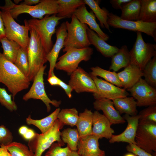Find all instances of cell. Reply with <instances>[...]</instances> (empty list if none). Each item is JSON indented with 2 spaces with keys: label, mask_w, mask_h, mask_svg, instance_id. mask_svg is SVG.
<instances>
[{
  "label": "cell",
  "mask_w": 156,
  "mask_h": 156,
  "mask_svg": "<svg viewBox=\"0 0 156 156\" xmlns=\"http://www.w3.org/2000/svg\"><path fill=\"white\" fill-rule=\"evenodd\" d=\"M30 81L14 64L6 59L0 52V83L7 87L13 100L19 92L28 88Z\"/></svg>",
  "instance_id": "obj_1"
},
{
  "label": "cell",
  "mask_w": 156,
  "mask_h": 156,
  "mask_svg": "<svg viewBox=\"0 0 156 156\" xmlns=\"http://www.w3.org/2000/svg\"><path fill=\"white\" fill-rule=\"evenodd\" d=\"M2 8L8 10L14 19L23 13H27L35 18L41 19L46 15L57 14L58 12V5L57 0H41L34 6L22 4L16 5L11 0H6Z\"/></svg>",
  "instance_id": "obj_2"
},
{
  "label": "cell",
  "mask_w": 156,
  "mask_h": 156,
  "mask_svg": "<svg viewBox=\"0 0 156 156\" xmlns=\"http://www.w3.org/2000/svg\"><path fill=\"white\" fill-rule=\"evenodd\" d=\"M64 18L54 14L51 16L46 15L41 19L33 18L27 20L29 26L38 35L47 54L53 45L52 37L55 33L56 27L59 23V21Z\"/></svg>",
  "instance_id": "obj_3"
},
{
  "label": "cell",
  "mask_w": 156,
  "mask_h": 156,
  "mask_svg": "<svg viewBox=\"0 0 156 156\" xmlns=\"http://www.w3.org/2000/svg\"><path fill=\"white\" fill-rule=\"evenodd\" d=\"M29 27L30 36L27 49L29 65L28 78L33 81L40 68L47 62V54L38 35Z\"/></svg>",
  "instance_id": "obj_4"
},
{
  "label": "cell",
  "mask_w": 156,
  "mask_h": 156,
  "mask_svg": "<svg viewBox=\"0 0 156 156\" xmlns=\"http://www.w3.org/2000/svg\"><path fill=\"white\" fill-rule=\"evenodd\" d=\"M64 125L57 119L48 131L43 133H36L34 137L29 141V148L34 153L35 156H41L43 153L55 142H57L61 146L65 145L61 139L60 131Z\"/></svg>",
  "instance_id": "obj_5"
},
{
  "label": "cell",
  "mask_w": 156,
  "mask_h": 156,
  "mask_svg": "<svg viewBox=\"0 0 156 156\" xmlns=\"http://www.w3.org/2000/svg\"><path fill=\"white\" fill-rule=\"evenodd\" d=\"M5 27V37L15 41L23 49L27 50L29 40L28 35L29 27L27 20H24L25 25L17 23L7 9L0 6Z\"/></svg>",
  "instance_id": "obj_6"
},
{
  "label": "cell",
  "mask_w": 156,
  "mask_h": 156,
  "mask_svg": "<svg viewBox=\"0 0 156 156\" xmlns=\"http://www.w3.org/2000/svg\"><path fill=\"white\" fill-rule=\"evenodd\" d=\"M69 23L65 22L67 34L64 42V52L70 48L81 49L91 45L88 37L87 25L80 22L74 14Z\"/></svg>",
  "instance_id": "obj_7"
},
{
  "label": "cell",
  "mask_w": 156,
  "mask_h": 156,
  "mask_svg": "<svg viewBox=\"0 0 156 156\" xmlns=\"http://www.w3.org/2000/svg\"><path fill=\"white\" fill-rule=\"evenodd\" d=\"M93 51V49L89 47L81 49H69L57 59L55 68L66 72L70 75L78 67L80 62H87L90 59Z\"/></svg>",
  "instance_id": "obj_8"
},
{
  "label": "cell",
  "mask_w": 156,
  "mask_h": 156,
  "mask_svg": "<svg viewBox=\"0 0 156 156\" xmlns=\"http://www.w3.org/2000/svg\"><path fill=\"white\" fill-rule=\"evenodd\" d=\"M135 41L130 51L131 63L142 71L148 62L156 55V45L146 43L141 32L137 31Z\"/></svg>",
  "instance_id": "obj_9"
},
{
  "label": "cell",
  "mask_w": 156,
  "mask_h": 156,
  "mask_svg": "<svg viewBox=\"0 0 156 156\" xmlns=\"http://www.w3.org/2000/svg\"><path fill=\"white\" fill-rule=\"evenodd\" d=\"M108 17L107 22L109 26L143 32L152 37L156 41V23H147L140 21L124 20L112 12L109 13Z\"/></svg>",
  "instance_id": "obj_10"
},
{
  "label": "cell",
  "mask_w": 156,
  "mask_h": 156,
  "mask_svg": "<svg viewBox=\"0 0 156 156\" xmlns=\"http://www.w3.org/2000/svg\"><path fill=\"white\" fill-rule=\"evenodd\" d=\"M135 141L137 146L156 155V123L139 122Z\"/></svg>",
  "instance_id": "obj_11"
},
{
  "label": "cell",
  "mask_w": 156,
  "mask_h": 156,
  "mask_svg": "<svg viewBox=\"0 0 156 156\" xmlns=\"http://www.w3.org/2000/svg\"><path fill=\"white\" fill-rule=\"evenodd\" d=\"M47 65H44L40 69L35 77L32 85L29 91L25 94L23 99L27 101L30 99H39L46 105L48 112L51 109L50 104L56 107H59L61 101L51 100L46 92L44 82L43 76Z\"/></svg>",
  "instance_id": "obj_12"
},
{
  "label": "cell",
  "mask_w": 156,
  "mask_h": 156,
  "mask_svg": "<svg viewBox=\"0 0 156 156\" xmlns=\"http://www.w3.org/2000/svg\"><path fill=\"white\" fill-rule=\"evenodd\" d=\"M137 102V106L156 105V89L141 78L130 88L127 89Z\"/></svg>",
  "instance_id": "obj_13"
},
{
  "label": "cell",
  "mask_w": 156,
  "mask_h": 156,
  "mask_svg": "<svg viewBox=\"0 0 156 156\" xmlns=\"http://www.w3.org/2000/svg\"><path fill=\"white\" fill-rule=\"evenodd\" d=\"M91 76L96 88V92L93 93L95 100L105 98L112 101L117 98L127 97L130 94L124 88L118 87L97 77Z\"/></svg>",
  "instance_id": "obj_14"
},
{
  "label": "cell",
  "mask_w": 156,
  "mask_h": 156,
  "mask_svg": "<svg viewBox=\"0 0 156 156\" xmlns=\"http://www.w3.org/2000/svg\"><path fill=\"white\" fill-rule=\"evenodd\" d=\"M68 84L77 93H94L96 88L91 76L83 68L78 67L70 75Z\"/></svg>",
  "instance_id": "obj_15"
},
{
  "label": "cell",
  "mask_w": 156,
  "mask_h": 156,
  "mask_svg": "<svg viewBox=\"0 0 156 156\" xmlns=\"http://www.w3.org/2000/svg\"><path fill=\"white\" fill-rule=\"evenodd\" d=\"M55 33L56 38L55 42L46 56L47 61L49 63L48 77L54 74V70L59 53L64 47V40L67 34L65 22H63L56 29Z\"/></svg>",
  "instance_id": "obj_16"
},
{
  "label": "cell",
  "mask_w": 156,
  "mask_h": 156,
  "mask_svg": "<svg viewBox=\"0 0 156 156\" xmlns=\"http://www.w3.org/2000/svg\"><path fill=\"white\" fill-rule=\"evenodd\" d=\"M122 117L127 122L126 129L119 134L113 135L109 140V142L110 144L125 142L135 145V138L139 124V115L138 114L135 116H131L125 114Z\"/></svg>",
  "instance_id": "obj_17"
},
{
  "label": "cell",
  "mask_w": 156,
  "mask_h": 156,
  "mask_svg": "<svg viewBox=\"0 0 156 156\" xmlns=\"http://www.w3.org/2000/svg\"><path fill=\"white\" fill-rule=\"evenodd\" d=\"M99 138L92 134L80 138L77 152L80 156H105L104 151L99 147Z\"/></svg>",
  "instance_id": "obj_18"
},
{
  "label": "cell",
  "mask_w": 156,
  "mask_h": 156,
  "mask_svg": "<svg viewBox=\"0 0 156 156\" xmlns=\"http://www.w3.org/2000/svg\"><path fill=\"white\" fill-rule=\"evenodd\" d=\"M94 108L98 111L101 110L103 115L112 125L122 124L126 122L119 112L115 108L113 101L105 98L95 100L94 102Z\"/></svg>",
  "instance_id": "obj_19"
},
{
  "label": "cell",
  "mask_w": 156,
  "mask_h": 156,
  "mask_svg": "<svg viewBox=\"0 0 156 156\" xmlns=\"http://www.w3.org/2000/svg\"><path fill=\"white\" fill-rule=\"evenodd\" d=\"M112 125L103 114L97 111L93 112L92 135L99 139L104 138L109 140L114 133V130L111 127Z\"/></svg>",
  "instance_id": "obj_20"
},
{
  "label": "cell",
  "mask_w": 156,
  "mask_h": 156,
  "mask_svg": "<svg viewBox=\"0 0 156 156\" xmlns=\"http://www.w3.org/2000/svg\"><path fill=\"white\" fill-rule=\"evenodd\" d=\"M74 14L80 22L88 25L90 29L96 32L105 41L109 39L108 35L102 31L97 23L96 16L93 12L92 11L88 12L85 4L79 7L76 10Z\"/></svg>",
  "instance_id": "obj_21"
},
{
  "label": "cell",
  "mask_w": 156,
  "mask_h": 156,
  "mask_svg": "<svg viewBox=\"0 0 156 156\" xmlns=\"http://www.w3.org/2000/svg\"><path fill=\"white\" fill-rule=\"evenodd\" d=\"M122 87L126 90L132 87L143 76L142 71L131 63L121 71L117 73Z\"/></svg>",
  "instance_id": "obj_22"
},
{
  "label": "cell",
  "mask_w": 156,
  "mask_h": 156,
  "mask_svg": "<svg viewBox=\"0 0 156 156\" xmlns=\"http://www.w3.org/2000/svg\"><path fill=\"white\" fill-rule=\"evenodd\" d=\"M86 29L88 37L90 44L93 45L97 50L105 57H111L119 50V49L117 47L106 43L88 25Z\"/></svg>",
  "instance_id": "obj_23"
},
{
  "label": "cell",
  "mask_w": 156,
  "mask_h": 156,
  "mask_svg": "<svg viewBox=\"0 0 156 156\" xmlns=\"http://www.w3.org/2000/svg\"><path fill=\"white\" fill-rule=\"evenodd\" d=\"M112 101L115 108L120 115L124 113L131 116L138 115L137 102L133 97L118 98Z\"/></svg>",
  "instance_id": "obj_24"
},
{
  "label": "cell",
  "mask_w": 156,
  "mask_h": 156,
  "mask_svg": "<svg viewBox=\"0 0 156 156\" xmlns=\"http://www.w3.org/2000/svg\"><path fill=\"white\" fill-rule=\"evenodd\" d=\"M111 58L109 70L116 72L122 68L126 67L131 63L130 51L126 45L122 46Z\"/></svg>",
  "instance_id": "obj_25"
},
{
  "label": "cell",
  "mask_w": 156,
  "mask_h": 156,
  "mask_svg": "<svg viewBox=\"0 0 156 156\" xmlns=\"http://www.w3.org/2000/svg\"><path fill=\"white\" fill-rule=\"evenodd\" d=\"M93 116V112L87 109L79 114L76 126L80 138L92 134Z\"/></svg>",
  "instance_id": "obj_26"
},
{
  "label": "cell",
  "mask_w": 156,
  "mask_h": 156,
  "mask_svg": "<svg viewBox=\"0 0 156 156\" xmlns=\"http://www.w3.org/2000/svg\"><path fill=\"white\" fill-rule=\"evenodd\" d=\"M59 17L71 18L76 10L80 6L85 4L83 0H57Z\"/></svg>",
  "instance_id": "obj_27"
},
{
  "label": "cell",
  "mask_w": 156,
  "mask_h": 156,
  "mask_svg": "<svg viewBox=\"0 0 156 156\" xmlns=\"http://www.w3.org/2000/svg\"><path fill=\"white\" fill-rule=\"evenodd\" d=\"M141 8L138 21L156 23V0H140Z\"/></svg>",
  "instance_id": "obj_28"
},
{
  "label": "cell",
  "mask_w": 156,
  "mask_h": 156,
  "mask_svg": "<svg viewBox=\"0 0 156 156\" xmlns=\"http://www.w3.org/2000/svg\"><path fill=\"white\" fill-rule=\"evenodd\" d=\"M60 110V108H57L47 116L40 120L33 119L29 115L26 118V123L28 125H31L35 126L40 130L41 133H44L52 127L57 119V115Z\"/></svg>",
  "instance_id": "obj_29"
},
{
  "label": "cell",
  "mask_w": 156,
  "mask_h": 156,
  "mask_svg": "<svg viewBox=\"0 0 156 156\" xmlns=\"http://www.w3.org/2000/svg\"><path fill=\"white\" fill-rule=\"evenodd\" d=\"M85 4L88 5L92 10L96 17L100 23L101 26L105 28L110 31L109 26L107 21L109 14V11L105 8H101L99 5L100 1L98 0H83Z\"/></svg>",
  "instance_id": "obj_30"
},
{
  "label": "cell",
  "mask_w": 156,
  "mask_h": 156,
  "mask_svg": "<svg viewBox=\"0 0 156 156\" xmlns=\"http://www.w3.org/2000/svg\"><path fill=\"white\" fill-rule=\"evenodd\" d=\"M140 8V0H131L123 5L120 17L124 20L137 21L139 16Z\"/></svg>",
  "instance_id": "obj_31"
},
{
  "label": "cell",
  "mask_w": 156,
  "mask_h": 156,
  "mask_svg": "<svg viewBox=\"0 0 156 156\" xmlns=\"http://www.w3.org/2000/svg\"><path fill=\"white\" fill-rule=\"evenodd\" d=\"M3 49L2 53L8 60L14 64L18 51L21 46L14 41L5 37L0 41Z\"/></svg>",
  "instance_id": "obj_32"
},
{
  "label": "cell",
  "mask_w": 156,
  "mask_h": 156,
  "mask_svg": "<svg viewBox=\"0 0 156 156\" xmlns=\"http://www.w3.org/2000/svg\"><path fill=\"white\" fill-rule=\"evenodd\" d=\"M91 72L89 74L91 76H99L103 78L105 80L119 88L122 87L118 77L117 73L114 71L107 70L98 66L92 67Z\"/></svg>",
  "instance_id": "obj_33"
},
{
  "label": "cell",
  "mask_w": 156,
  "mask_h": 156,
  "mask_svg": "<svg viewBox=\"0 0 156 156\" xmlns=\"http://www.w3.org/2000/svg\"><path fill=\"white\" fill-rule=\"evenodd\" d=\"M61 138L64 143L67 144L71 151H77L80 137L76 129L69 128L64 129L61 132Z\"/></svg>",
  "instance_id": "obj_34"
},
{
  "label": "cell",
  "mask_w": 156,
  "mask_h": 156,
  "mask_svg": "<svg viewBox=\"0 0 156 156\" xmlns=\"http://www.w3.org/2000/svg\"><path fill=\"white\" fill-rule=\"evenodd\" d=\"M79 118L78 112L74 108L62 109L57 115V119L64 125L76 126Z\"/></svg>",
  "instance_id": "obj_35"
},
{
  "label": "cell",
  "mask_w": 156,
  "mask_h": 156,
  "mask_svg": "<svg viewBox=\"0 0 156 156\" xmlns=\"http://www.w3.org/2000/svg\"><path fill=\"white\" fill-rule=\"evenodd\" d=\"M145 81L150 86L156 88V55L147 64L142 70Z\"/></svg>",
  "instance_id": "obj_36"
},
{
  "label": "cell",
  "mask_w": 156,
  "mask_h": 156,
  "mask_svg": "<svg viewBox=\"0 0 156 156\" xmlns=\"http://www.w3.org/2000/svg\"><path fill=\"white\" fill-rule=\"evenodd\" d=\"M5 146L11 156H35L27 146L20 142H12Z\"/></svg>",
  "instance_id": "obj_37"
},
{
  "label": "cell",
  "mask_w": 156,
  "mask_h": 156,
  "mask_svg": "<svg viewBox=\"0 0 156 156\" xmlns=\"http://www.w3.org/2000/svg\"><path fill=\"white\" fill-rule=\"evenodd\" d=\"M14 64L26 77L28 78L29 65L27 50L22 47L20 49Z\"/></svg>",
  "instance_id": "obj_38"
},
{
  "label": "cell",
  "mask_w": 156,
  "mask_h": 156,
  "mask_svg": "<svg viewBox=\"0 0 156 156\" xmlns=\"http://www.w3.org/2000/svg\"><path fill=\"white\" fill-rule=\"evenodd\" d=\"M139 122L156 123V105L149 106L141 111Z\"/></svg>",
  "instance_id": "obj_39"
},
{
  "label": "cell",
  "mask_w": 156,
  "mask_h": 156,
  "mask_svg": "<svg viewBox=\"0 0 156 156\" xmlns=\"http://www.w3.org/2000/svg\"><path fill=\"white\" fill-rule=\"evenodd\" d=\"M12 94H9L4 88L0 87V103L10 111H15L17 109L15 102L12 99Z\"/></svg>",
  "instance_id": "obj_40"
},
{
  "label": "cell",
  "mask_w": 156,
  "mask_h": 156,
  "mask_svg": "<svg viewBox=\"0 0 156 156\" xmlns=\"http://www.w3.org/2000/svg\"><path fill=\"white\" fill-rule=\"evenodd\" d=\"M57 143H53L45 156H70L71 150L67 146L65 148Z\"/></svg>",
  "instance_id": "obj_41"
},
{
  "label": "cell",
  "mask_w": 156,
  "mask_h": 156,
  "mask_svg": "<svg viewBox=\"0 0 156 156\" xmlns=\"http://www.w3.org/2000/svg\"><path fill=\"white\" fill-rule=\"evenodd\" d=\"M13 136L10 131L3 125H0V144L6 145L12 142Z\"/></svg>",
  "instance_id": "obj_42"
},
{
  "label": "cell",
  "mask_w": 156,
  "mask_h": 156,
  "mask_svg": "<svg viewBox=\"0 0 156 156\" xmlns=\"http://www.w3.org/2000/svg\"><path fill=\"white\" fill-rule=\"evenodd\" d=\"M127 151L138 156H154L138 147L136 145L129 144L126 147Z\"/></svg>",
  "instance_id": "obj_43"
},
{
  "label": "cell",
  "mask_w": 156,
  "mask_h": 156,
  "mask_svg": "<svg viewBox=\"0 0 156 156\" xmlns=\"http://www.w3.org/2000/svg\"><path fill=\"white\" fill-rule=\"evenodd\" d=\"M131 0H110L109 2L112 7L116 10H121L123 5Z\"/></svg>",
  "instance_id": "obj_44"
},
{
  "label": "cell",
  "mask_w": 156,
  "mask_h": 156,
  "mask_svg": "<svg viewBox=\"0 0 156 156\" xmlns=\"http://www.w3.org/2000/svg\"><path fill=\"white\" fill-rule=\"evenodd\" d=\"M58 86L64 90L68 98H70L72 97V92L73 90L70 86L66 83L60 79Z\"/></svg>",
  "instance_id": "obj_45"
},
{
  "label": "cell",
  "mask_w": 156,
  "mask_h": 156,
  "mask_svg": "<svg viewBox=\"0 0 156 156\" xmlns=\"http://www.w3.org/2000/svg\"><path fill=\"white\" fill-rule=\"evenodd\" d=\"M36 133L33 129L28 128L26 133L22 137L25 140L29 141L33 139L36 135Z\"/></svg>",
  "instance_id": "obj_46"
},
{
  "label": "cell",
  "mask_w": 156,
  "mask_h": 156,
  "mask_svg": "<svg viewBox=\"0 0 156 156\" xmlns=\"http://www.w3.org/2000/svg\"><path fill=\"white\" fill-rule=\"evenodd\" d=\"M60 79L55 74L48 77L47 80L49 83L52 86H58Z\"/></svg>",
  "instance_id": "obj_47"
},
{
  "label": "cell",
  "mask_w": 156,
  "mask_h": 156,
  "mask_svg": "<svg viewBox=\"0 0 156 156\" xmlns=\"http://www.w3.org/2000/svg\"><path fill=\"white\" fill-rule=\"evenodd\" d=\"M5 37V27L2 18L1 11H0V41Z\"/></svg>",
  "instance_id": "obj_48"
},
{
  "label": "cell",
  "mask_w": 156,
  "mask_h": 156,
  "mask_svg": "<svg viewBox=\"0 0 156 156\" xmlns=\"http://www.w3.org/2000/svg\"><path fill=\"white\" fill-rule=\"evenodd\" d=\"M0 156H11L4 145L0 144Z\"/></svg>",
  "instance_id": "obj_49"
},
{
  "label": "cell",
  "mask_w": 156,
  "mask_h": 156,
  "mask_svg": "<svg viewBox=\"0 0 156 156\" xmlns=\"http://www.w3.org/2000/svg\"><path fill=\"white\" fill-rule=\"evenodd\" d=\"M40 1L41 0H25L20 4L31 6L33 4H37L40 2Z\"/></svg>",
  "instance_id": "obj_50"
},
{
  "label": "cell",
  "mask_w": 156,
  "mask_h": 156,
  "mask_svg": "<svg viewBox=\"0 0 156 156\" xmlns=\"http://www.w3.org/2000/svg\"><path fill=\"white\" fill-rule=\"evenodd\" d=\"M28 129V128L27 127L25 126H22L18 129V133L22 136L26 133Z\"/></svg>",
  "instance_id": "obj_51"
},
{
  "label": "cell",
  "mask_w": 156,
  "mask_h": 156,
  "mask_svg": "<svg viewBox=\"0 0 156 156\" xmlns=\"http://www.w3.org/2000/svg\"><path fill=\"white\" fill-rule=\"evenodd\" d=\"M70 156H80L77 151H71Z\"/></svg>",
  "instance_id": "obj_52"
},
{
  "label": "cell",
  "mask_w": 156,
  "mask_h": 156,
  "mask_svg": "<svg viewBox=\"0 0 156 156\" xmlns=\"http://www.w3.org/2000/svg\"><path fill=\"white\" fill-rule=\"evenodd\" d=\"M124 156H136V155L133 153H130L126 154Z\"/></svg>",
  "instance_id": "obj_53"
},
{
  "label": "cell",
  "mask_w": 156,
  "mask_h": 156,
  "mask_svg": "<svg viewBox=\"0 0 156 156\" xmlns=\"http://www.w3.org/2000/svg\"><path fill=\"white\" fill-rule=\"evenodd\" d=\"M22 1V0H14V3L16 5H18L19 3Z\"/></svg>",
  "instance_id": "obj_54"
}]
</instances>
